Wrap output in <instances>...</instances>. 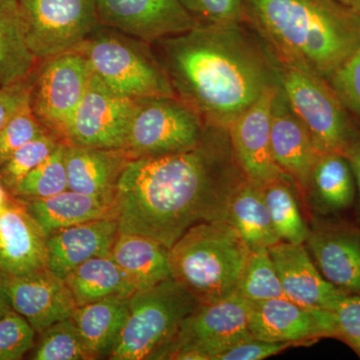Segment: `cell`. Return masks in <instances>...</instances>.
I'll return each mask as SVG.
<instances>
[{
	"mask_svg": "<svg viewBox=\"0 0 360 360\" xmlns=\"http://www.w3.org/2000/svg\"><path fill=\"white\" fill-rule=\"evenodd\" d=\"M110 257L131 279L136 290H148L172 278L169 250L139 234H118Z\"/></svg>",
	"mask_w": 360,
	"mask_h": 360,
	"instance_id": "cell-25",
	"label": "cell"
},
{
	"mask_svg": "<svg viewBox=\"0 0 360 360\" xmlns=\"http://www.w3.org/2000/svg\"><path fill=\"white\" fill-rule=\"evenodd\" d=\"M129 160L131 158L124 149L86 148L66 143L68 189L113 198L117 180Z\"/></svg>",
	"mask_w": 360,
	"mask_h": 360,
	"instance_id": "cell-23",
	"label": "cell"
},
{
	"mask_svg": "<svg viewBox=\"0 0 360 360\" xmlns=\"http://www.w3.org/2000/svg\"><path fill=\"white\" fill-rule=\"evenodd\" d=\"M208 127L179 97L135 99L123 149L130 158L181 153L198 146Z\"/></svg>",
	"mask_w": 360,
	"mask_h": 360,
	"instance_id": "cell-8",
	"label": "cell"
},
{
	"mask_svg": "<svg viewBox=\"0 0 360 360\" xmlns=\"http://www.w3.org/2000/svg\"><path fill=\"white\" fill-rule=\"evenodd\" d=\"M180 2L200 25H246L245 0H180Z\"/></svg>",
	"mask_w": 360,
	"mask_h": 360,
	"instance_id": "cell-36",
	"label": "cell"
},
{
	"mask_svg": "<svg viewBox=\"0 0 360 360\" xmlns=\"http://www.w3.org/2000/svg\"><path fill=\"white\" fill-rule=\"evenodd\" d=\"M77 307L111 296L129 298L136 290L131 279L110 257H94L65 278Z\"/></svg>",
	"mask_w": 360,
	"mask_h": 360,
	"instance_id": "cell-28",
	"label": "cell"
},
{
	"mask_svg": "<svg viewBox=\"0 0 360 360\" xmlns=\"http://www.w3.org/2000/svg\"><path fill=\"white\" fill-rule=\"evenodd\" d=\"M262 187L270 219L281 241L304 245L310 227L303 217L297 189L290 177H279ZM302 201V200H300Z\"/></svg>",
	"mask_w": 360,
	"mask_h": 360,
	"instance_id": "cell-30",
	"label": "cell"
},
{
	"mask_svg": "<svg viewBox=\"0 0 360 360\" xmlns=\"http://www.w3.org/2000/svg\"><path fill=\"white\" fill-rule=\"evenodd\" d=\"M34 360L94 359L72 319L52 324L42 333L32 354Z\"/></svg>",
	"mask_w": 360,
	"mask_h": 360,
	"instance_id": "cell-33",
	"label": "cell"
},
{
	"mask_svg": "<svg viewBox=\"0 0 360 360\" xmlns=\"http://www.w3.org/2000/svg\"><path fill=\"white\" fill-rule=\"evenodd\" d=\"M39 60L26 44L18 0L0 4V87L30 75Z\"/></svg>",
	"mask_w": 360,
	"mask_h": 360,
	"instance_id": "cell-29",
	"label": "cell"
},
{
	"mask_svg": "<svg viewBox=\"0 0 360 360\" xmlns=\"http://www.w3.org/2000/svg\"><path fill=\"white\" fill-rule=\"evenodd\" d=\"M92 72L115 94L130 99L176 96L150 44L99 25L77 49Z\"/></svg>",
	"mask_w": 360,
	"mask_h": 360,
	"instance_id": "cell-5",
	"label": "cell"
},
{
	"mask_svg": "<svg viewBox=\"0 0 360 360\" xmlns=\"http://www.w3.org/2000/svg\"><path fill=\"white\" fill-rule=\"evenodd\" d=\"M296 347L298 345L292 342H276L251 338L224 350L215 360H262Z\"/></svg>",
	"mask_w": 360,
	"mask_h": 360,
	"instance_id": "cell-40",
	"label": "cell"
},
{
	"mask_svg": "<svg viewBox=\"0 0 360 360\" xmlns=\"http://www.w3.org/2000/svg\"><path fill=\"white\" fill-rule=\"evenodd\" d=\"M118 234L117 221L112 217L59 229L46 238V267L65 279L87 260L110 257Z\"/></svg>",
	"mask_w": 360,
	"mask_h": 360,
	"instance_id": "cell-22",
	"label": "cell"
},
{
	"mask_svg": "<svg viewBox=\"0 0 360 360\" xmlns=\"http://www.w3.org/2000/svg\"><path fill=\"white\" fill-rule=\"evenodd\" d=\"M46 236L18 198L0 210V277L46 269Z\"/></svg>",
	"mask_w": 360,
	"mask_h": 360,
	"instance_id": "cell-20",
	"label": "cell"
},
{
	"mask_svg": "<svg viewBox=\"0 0 360 360\" xmlns=\"http://www.w3.org/2000/svg\"><path fill=\"white\" fill-rule=\"evenodd\" d=\"M246 25L277 58L326 80L360 47V13L338 0H245Z\"/></svg>",
	"mask_w": 360,
	"mask_h": 360,
	"instance_id": "cell-3",
	"label": "cell"
},
{
	"mask_svg": "<svg viewBox=\"0 0 360 360\" xmlns=\"http://www.w3.org/2000/svg\"><path fill=\"white\" fill-rule=\"evenodd\" d=\"M343 155L347 158L354 172L355 184H356V205H355V217L356 222L360 224V139L355 141L345 150Z\"/></svg>",
	"mask_w": 360,
	"mask_h": 360,
	"instance_id": "cell-42",
	"label": "cell"
},
{
	"mask_svg": "<svg viewBox=\"0 0 360 360\" xmlns=\"http://www.w3.org/2000/svg\"><path fill=\"white\" fill-rule=\"evenodd\" d=\"M134 108V99L115 94L92 72L86 91L63 132V141L86 148L123 149Z\"/></svg>",
	"mask_w": 360,
	"mask_h": 360,
	"instance_id": "cell-12",
	"label": "cell"
},
{
	"mask_svg": "<svg viewBox=\"0 0 360 360\" xmlns=\"http://www.w3.org/2000/svg\"><path fill=\"white\" fill-rule=\"evenodd\" d=\"M302 202L311 219H345L356 205L354 172L345 155L317 156Z\"/></svg>",
	"mask_w": 360,
	"mask_h": 360,
	"instance_id": "cell-21",
	"label": "cell"
},
{
	"mask_svg": "<svg viewBox=\"0 0 360 360\" xmlns=\"http://www.w3.org/2000/svg\"><path fill=\"white\" fill-rule=\"evenodd\" d=\"M7 193L8 191L4 188V186L0 182V210H2L11 201V198H9L8 193Z\"/></svg>",
	"mask_w": 360,
	"mask_h": 360,
	"instance_id": "cell-44",
	"label": "cell"
},
{
	"mask_svg": "<svg viewBox=\"0 0 360 360\" xmlns=\"http://www.w3.org/2000/svg\"><path fill=\"white\" fill-rule=\"evenodd\" d=\"M49 131L33 113L28 101L0 131V165L18 149Z\"/></svg>",
	"mask_w": 360,
	"mask_h": 360,
	"instance_id": "cell-35",
	"label": "cell"
},
{
	"mask_svg": "<svg viewBox=\"0 0 360 360\" xmlns=\"http://www.w3.org/2000/svg\"><path fill=\"white\" fill-rule=\"evenodd\" d=\"M1 281L11 309L22 315L37 333L70 319L77 307L65 279L47 267Z\"/></svg>",
	"mask_w": 360,
	"mask_h": 360,
	"instance_id": "cell-17",
	"label": "cell"
},
{
	"mask_svg": "<svg viewBox=\"0 0 360 360\" xmlns=\"http://www.w3.org/2000/svg\"><path fill=\"white\" fill-rule=\"evenodd\" d=\"M250 250L225 220L193 225L169 248L175 279L200 305L238 292Z\"/></svg>",
	"mask_w": 360,
	"mask_h": 360,
	"instance_id": "cell-4",
	"label": "cell"
},
{
	"mask_svg": "<svg viewBox=\"0 0 360 360\" xmlns=\"http://www.w3.org/2000/svg\"><path fill=\"white\" fill-rule=\"evenodd\" d=\"M129 310V297L111 296L77 307L71 315L92 359L110 356Z\"/></svg>",
	"mask_w": 360,
	"mask_h": 360,
	"instance_id": "cell-26",
	"label": "cell"
},
{
	"mask_svg": "<svg viewBox=\"0 0 360 360\" xmlns=\"http://www.w3.org/2000/svg\"><path fill=\"white\" fill-rule=\"evenodd\" d=\"M270 53L277 85L291 110L309 130L315 148L321 153L343 155L359 141L360 129L328 80L307 68L277 58L271 51Z\"/></svg>",
	"mask_w": 360,
	"mask_h": 360,
	"instance_id": "cell-7",
	"label": "cell"
},
{
	"mask_svg": "<svg viewBox=\"0 0 360 360\" xmlns=\"http://www.w3.org/2000/svg\"><path fill=\"white\" fill-rule=\"evenodd\" d=\"M284 296L307 309L330 310L347 295L317 269L304 245L278 241L269 248Z\"/></svg>",
	"mask_w": 360,
	"mask_h": 360,
	"instance_id": "cell-19",
	"label": "cell"
},
{
	"mask_svg": "<svg viewBox=\"0 0 360 360\" xmlns=\"http://www.w3.org/2000/svg\"><path fill=\"white\" fill-rule=\"evenodd\" d=\"M335 340L352 348L360 359V296L343 295L330 309Z\"/></svg>",
	"mask_w": 360,
	"mask_h": 360,
	"instance_id": "cell-39",
	"label": "cell"
},
{
	"mask_svg": "<svg viewBox=\"0 0 360 360\" xmlns=\"http://www.w3.org/2000/svg\"><path fill=\"white\" fill-rule=\"evenodd\" d=\"M328 82L348 112L354 113L360 122V47Z\"/></svg>",
	"mask_w": 360,
	"mask_h": 360,
	"instance_id": "cell-38",
	"label": "cell"
},
{
	"mask_svg": "<svg viewBox=\"0 0 360 360\" xmlns=\"http://www.w3.org/2000/svg\"><path fill=\"white\" fill-rule=\"evenodd\" d=\"M304 245L322 276L347 295L360 296V224L312 219Z\"/></svg>",
	"mask_w": 360,
	"mask_h": 360,
	"instance_id": "cell-13",
	"label": "cell"
},
{
	"mask_svg": "<svg viewBox=\"0 0 360 360\" xmlns=\"http://www.w3.org/2000/svg\"><path fill=\"white\" fill-rule=\"evenodd\" d=\"M270 141L277 167L295 184L302 200L312 167L321 153L315 148L309 130L288 105L278 85L272 99Z\"/></svg>",
	"mask_w": 360,
	"mask_h": 360,
	"instance_id": "cell-18",
	"label": "cell"
},
{
	"mask_svg": "<svg viewBox=\"0 0 360 360\" xmlns=\"http://www.w3.org/2000/svg\"><path fill=\"white\" fill-rule=\"evenodd\" d=\"M37 331L11 309L0 319V360H18L33 347Z\"/></svg>",
	"mask_w": 360,
	"mask_h": 360,
	"instance_id": "cell-37",
	"label": "cell"
},
{
	"mask_svg": "<svg viewBox=\"0 0 360 360\" xmlns=\"http://www.w3.org/2000/svg\"><path fill=\"white\" fill-rule=\"evenodd\" d=\"M248 303L251 335L258 340L309 347L335 338L330 310L304 309L286 297Z\"/></svg>",
	"mask_w": 360,
	"mask_h": 360,
	"instance_id": "cell-15",
	"label": "cell"
},
{
	"mask_svg": "<svg viewBox=\"0 0 360 360\" xmlns=\"http://www.w3.org/2000/svg\"><path fill=\"white\" fill-rule=\"evenodd\" d=\"M236 293L248 302L285 297L269 248L250 250Z\"/></svg>",
	"mask_w": 360,
	"mask_h": 360,
	"instance_id": "cell-31",
	"label": "cell"
},
{
	"mask_svg": "<svg viewBox=\"0 0 360 360\" xmlns=\"http://www.w3.org/2000/svg\"><path fill=\"white\" fill-rule=\"evenodd\" d=\"M251 338L250 303L234 293L200 305L186 317L158 359L215 360L224 350Z\"/></svg>",
	"mask_w": 360,
	"mask_h": 360,
	"instance_id": "cell-10",
	"label": "cell"
},
{
	"mask_svg": "<svg viewBox=\"0 0 360 360\" xmlns=\"http://www.w3.org/2000/svg\"><path fill=\"white\" fill-rule=\"evenodd\" d=\"M11 309V303L7 297L6 290H4V284H2L1 277H0V319Z\"/></svg>",
	"mask_w": 360,
	"mask_h": 360,
	"instance_id": "cell-43",
	"label": "cell"
},
{
	"mask_svg": "<svg viewBox=\"0 0 360 360\" xmlns=\"http://www.w3.org/2000/svg\"><path fill=\"white\" fill-rule=\"evenodd\" d=\"M35 68L28 77L20 82L0 87V131L11 116L30 101V91L34 82Z\"/></svg>",
	"mask_w": 360,
	"mask_h": 360,
	"instance_id": "cell-41",
	"label": "cell"
},
{
	"mask_svg": "<svg viewBox=\"0 0 360 360\" xmlns=\"http://www.w3.org/2000/svg\"><path fill=\"white\" fill-rule=\"evenodd\" d=\"M8 1V0H0V4H2V2Z\"/></svg>",
	"mask_w": 360,
	"mask_h": 360,
	"instance_id": "cell-45",
	"label": "cell"
},
{
	"mask_svg": "<svg viewBox=\"0 0 360 360\" xmlns=\"http://www.w3.org/2000/svg\"><path fill=\"white\" fill-rule=\"evenodd\" d=\"M26 44L37 60L77 51L101 25L96 0H18Z\"/></svg>",
	"mask_w": 360,
	"mask_h": 360,
	"instance_id": "cell-9",
	"label": "cell"
},
{
	"mask_svg": "<svg viewBox=\"0 0 360 360\" xmlns=\"http://www.w3.org/2000/svg\"><path fill=\"white\" fill-rule=\"evenodd\" d=\"M246 26L198 25L150 44L175 96L208 125L229 129L277 85L271 53Z\"/></svg>",
	"mask_w": 360,
	"mask_h": 360,
	"instance_id": "cell-2",
	"label": "cell"
},
{
	"mask_svg": "<svg viewBox=\"0 0 360 360\" xmlns=\"http://www.w3.org/2000/svg\"><path fill=\"white\" fill-rule=\"evenodd\" d=\"M91 75L89 61L77 51L45 59L37 65L30 104L45 129L63 139Z\"/></svg>",
	"mask_w": 360,
	"mask_h": 360,
	"instance_id": "cell-11",
	"label": "cell"
},
{
	"mask_svg": "<svg viewBox=\"0 0 360 360\" xmlns=\"http://www.w3.org/2000/svg\"><path fill=\"white\" fill-rule=\"evenodd\" d=\"M245 179L229 129L210 125L195 148L129 160L116 184L112 217L120 233L148 236L169 250L193 225L225 220Z\"/></svg>",
	"mask_w": 360,
	"mask_h": 360,
	"instance_id": "cell-1",
	"label": "cell"
},
{
	"mask_svg": "<svg viewBox=\"0 0 360 360\" xmlns=\"http://www.w3.org/2000/svg\"><path fill=\"white\" fill-rule=\"evenodd\" d=\"M18 200L46 238L59 229L112 217L113 213V198L89 195L70 189L49 198Z\"/></svg>",
	"mask_w": 360,
	"mask_h": 360,
	"instance_id": "cell-24",
	"label": "cell"
},
{
	"mask_svg": "<svg viewBox=\"0 0 360 360\" xmlns=\"http://www.w3.org/2000/svg\"><path fill=\"white\" fill-rule=\"evenodd\" d=\"M101 25L153 44L198 26L180 0H96Z\"/></svg>",
	"mask_w": 360,
	"mask_h": 360,
	"instance_id": "cell-14",
	"label": "cell"
},
{
	"mask_svg": "<svg viewBox=\"0 0 360 360\" xmlns=\"http://www.w3.org/2000/svg\"><path fill=\"white\" fill-rule=\"evenodd\" d=\"M61 141L49 131L18 149L0 165V182L11 194L16 186L56 150Z\"/></svg>",
	"mask_w": 360,
	"mask_h": 360,
	"instance_id": "cell-34",
	"label": "cell"
},
{
	"mask_svg": "<svg viewBox=\"0 0 360 360\" xmlns=\"http://www.w3.org/2000/svg\"><path fill=\"white\" fill-rule=\"evenodd\" d=\"M65 141L49 158L26 175L11 195L18 198H45L68 191Z\"/></svg>",
	"mask_w": 360,
	"mask_h": 360,
	"instance_id": "cell-32",
	"label": "cell"
},
{
	"mask_svg": "<svg viewBox=\"0 0 360 360\" xmlns=\"http://www.w3.org/2000/svg\"><path fill=\"white\" fill-rule=\"evenodd\" d=\"M276 87L264 92L229 127L232 149L241 172L260 186L288 176L274 161L270 141L272 99Z\"/></svg>",
	"mask_w": 360,
	"mask_h": 360,
	"instance_id": "cell-16",
	"label": "cell"
},
{
	"mask_svg": "<svg viewBox=\"0 0 360 360\" xmlns=\"http://www.w3.org/2000/svg\"><path fill=\"white\" fill-rule=\"evenodd\" d=\"M200 305L172 277L148 290L135 291L110 359H158L186 317Z\"/></svg>",
	"mask_w": 360,
	"mask_h": 360,
	"instance_id": "cell-6",
	"label": "cell"
},
{
	"mask_svg": "<svg viewBox=\"0 0 360 360\" xmlns=\"http://www.w3.org/2000/svg\"><path fill=\"white\" fill-rule=\"evenodd\" d=\"M225 221L238 232L250 250L269 248L281 241L270 219L262 187L248 179L232 193Z\"/></svg>",
	"mask_w": 360,
	"mask_h": 360,
	"instance_id": "cell-27",
	"label": "cell"
}]
</instances>
